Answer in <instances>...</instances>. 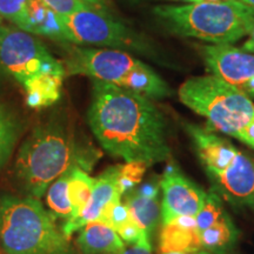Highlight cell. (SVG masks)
I'll list each match as a JSON object with an SVG mask.
<instances>
[{
  "instance_id": "obj_4",
  "label": "cell",
  "mask_w": 254,
  "mask_h": 254,
  "mask_svg": "<svg viewBox=\"0 0 254 254\" xmlns=\"http://www.w3.org/2000/svg\"><path fill=\"white\" fill-rule=\"evenodd\" d=\"M66 74L86 75L93 80L135 91L151 99H164L172 94L160 75L128 52L114 49L71 46L66 44Z\"/></svg>"
},
{
  "instance_id": "obj_1",
  "label": "cell",
  "mask_w": 254,
  "mask_h": 254,
  "mask_svg": "<svg viewBox=\"0 0 254 254\" xmlns=\"http://www.w3.org/2000/svg\"><path fill=\"white\" fill-rule=\"evenodd\" d=\"M87 119L97 140L113 157L148 166L170 158L166 119L144 94L93 80Z\"/></svg>"
},
{
  "instance_id": "obj_21",
  "label": "cell",
  "mask_w": 254,
  "mask_h": 254,
  "mask_svg": "<svg viewBox=\"0 0 254 254\" xmlns=\"http://www.w3.org/2000/svg\"><path fill=\"white\" fill-rule=\"evenodd\" d=\"M73 170L67 171L63 176H60L58 179H56L51 184L49 190H47V205H49L51 211L50 214L52 215L53 219L60 218L68 220L72 218V206L68 199L67 186Z\"/></svg>"
},
{
  "instance_id": "obj_26",
  "label": "cell",
  "mask_w": 254,
  "mask_h": 254,
  "mask_svg": "<svg viewBox=\"0 0 254 254\" xmlns=\"http://www.w3.org/2000/svg\"><path fill=\"white\" fill-rule=\"evenodd\" d=\"M119 254H152V246L133 245L131 247H125Z\"/></svg>"
},
{
  "instance_id": "obj_25",
  "label": "cell",
  "mask_w": 254,
  "mask_h": 254,
  "mask_svg": "<svg viewBox=\"0 0 254 254\" xmlns=\"http://www.w3.org/2000/svg\"><path fill=\"white\" fill-rule=\"evenodd\" d=\"M239 140L245 142V144L249 145L250 147L254 148V120L246 127L245 129H244V132L241 133Z\"/></svg>"
},
{
  "instance_id": "obj_9",
  "label": "cell",
  "mask_w": 254,
  "mask_h": 254,
  "mask_svg": "<svg viewBox=\"0 0 254 254\" xmlns=\"http://www.w3.org/2000/svg\"><path fill=\"white\" fill-rule=\"evenodd\" d=\"M0 67L21 85L38 73H65V67L53 58L44 44L26 31L0 25Z\"/></svg>"
},
{
  "instance_id": "obj_24",
  "label": "cell",
  "mask_w": 254,
  "mask_h": 254,
  "mask_svg": "<svg viewBox=\"0 0 254 254\" xmlns=\"http://www.w3.org/2000/svg\"><path fill=\"white\" fill-rule=\"evenodd\" d=\"M40 1L49 6L51 9H53L59 15H69L75 13V12L82 11V9L92 7L81 0H40Z\"/></svg>"
},
{
  "instance_id": "obj_12",
  "label": "cell",
  "mask_w": 254,
  "mask_h": 254,
  "mask_svg": "<svg viewBox=\"0 0 254 254\" xmlns=\"http://www.w3.org/2000/svg\"><path fill=\"white\" fill-rule=\"evenodd\" d=\"M202 249L212 254H227L236 245L238 230L224 207L220 195L207 193L201 211L195 217Z\"/></svg>"
},
{
  "instance_id": "obj_23",
  "label": "cell",
  "mask_w": 254,
  "mask_h": 254,
  "mask_svg": "<svg viewBox=\"0 0 254 254\" xmlns=\"http://www.w3.org/2000/svg\"><path fill=\"white\" fill-rule=\"evenodd\" d=\"M27 4L28 0H0V17L20 28L26 15Z\"/></svg>"
},
{
  "instance_id": "obj_30",
  "label": "cell",
  "mask_w": 254,
  "mask_h": 254,
  "mask_svg": "<svg viewBox=\"0 0 254 254\" xmlns=\"http://www.w3.org/2000/svg\"><path fill=\"white\" fill-rule=\"evenodd\" d=\"M164 254H212V253H209L208 251L206 250H200V251H196V252H189V253H164Z\"/></svg>"
},
{
  "instance_id": "obj_20",
  "label": "cell",
  "mask_w": 254,
  "mask_h": 254,
  "mask_svg": "<svg viewBox=\"0 0 254 254\" xmlns=\"http://www.w3.org/2000/svg\"><path fill=\"white\" fill-rule=\"evenodd\" d=\"M20 129L17 116L6 105H0V167L11 157Z\"/></svg>"
},
{
  "instance_id": "obj_7",
  "label": "cell",
  "mask_w": 254,
  "mask_h": 254,
  "mask_svg": "<svg viewBox=\"0 0 254 254\" xmlns=\"http://www.w3.org/2000/svg\"><path fill=\"white\" fill-rule=\"evenodd\" d=\"M179 99L204 117L214 131L218 129L238 140L254 120V103L249 95L211 73L184 81Z\"/></svg>"
},
{
  "instance_id": "obj_3",
  "label": "cell",
  "mask_w": 254,
  "mask_h": 254,
  "mask_svg": "<svg viewBox=\"0 0 254 254\" xmlns=\"http://www.w3.org/2000/svg\"><path fill=\"white\" fill-rule=\"evenodd\" d=\"M153 12L171 33L212 45H232L254 27V7L237 0L161 5Z\"/></svg>"
},
{
  "instance_id": "obj_28",
  "label": "cell",
  "mask_w": 254,
  "mask_h": 254,
  "mask_svg": "<svg viewBox=\"0 0 254 254\" xmlns=\"http://www.w3.org/2000/svg\"><path fill=\"white\" fill-rule=\"evenodd\" d=\"M247 37L249 38H247L245 44H244L243 47H241V50L246 51V52L254 53V27L252 28V31L250 32V34Z\"/></svg>"
},
{
  "instance_id": "obj_6",
  "label": "cell",
  "mask_w": 254,
  "mask_h": 254,
  "mask_svg": "<svg viewBox=\"0 0 254 254\" xmlns=\"http://www.w3.org/2000/svg\"><path fill=\"white\" fill-rule=\"evenodd\" d=\"M0 244L6 254H74L68 238L36 198H1Z\"/></svg>"
},
{
  "instance_id": "obj_16",
  "label": "cell",
  "mask_w": 254,
  "mask_h": 254,
  "mask_svg": "<svg viewBox=\"0 0 254 254\" xmlns=\"http://www.w3.org/2000/svg\"><path fill=\"white\" fill-rule=\"evenodd\" d=\"M202 250L195 219L185 218L164 225L159 236V252L189 253Z\"/></svg>"
},
{
  "instance_id": "obj_29",
  "label": "cell",
  "mask_w": 254,
  "mask_h": 254,
  "mask_svg": "<svg viewBox=\"0 0 254 254\" xmlns=\"http://www.w3.org/2000/svg\"><path fill=\"white\" fill-rule=\"evenodd\" d=\"M135 1V0H134ZM172 1H183L186 4H196V2H208V1H221V0H172Z\"/></svg>"
},
{
  "instance_id": "obj_17",
  "label": "cell",
  "mask_w": 254,
  "mask_h": 254,
  "mask_svg": "<svg viewBox=\"0 0 254 254\" xmlns=\"http://www.w3.org/2000/svg\"><path fill=\"white\" fill-rule=\"evenodd\" d=\"M77 243L82 254H119L126 247L118 233L101 220L85 225Z\"/></svg>"
},
{
  "instance_id": "obj_2",
  "label": "cell",
  "mask_w": 254,
  "mask_h": 254,
  "mask_svg": "<svg viewBox=\"0 0 254 254\" xmlns=\"http://www.w3.org/2000/svg\"><path fill=\"white\" fill-rule=\"evenodd\" d=\"M95 151L84 145L64 117L53 116L38 125L19 150L15 161L18 183L39 199L51 184L73 168L90 171Z\"/></svg>"
},
{
  "instance_id": "obj_14",
  "label": "cell",
  "mask_w": 254,
  "mask_h": 254,
  "mask_svg": "<svg viewBox=\"0 0 254 254\" xmlns=\"http://www.w3.org/2000/svg\"><path fill=\"white\" fill-rule=\"evenodd\" d=\"M160 178L158 182H147L123 195L124 204L135 224L151 239L161 218V204L159 200Z\"/></svg>"
},
{
  "instance_id": "obj_11",
  "label": "cell",
  "mask_w": 254,
  "mask_h": 254,
  "mask_svg": "<svg viewBox=\"0 0 254 254\" xmlns=\"http://www.w3.org/2000/svg\"><path fill=\"white\" fill-rule=\"evenodd\" d=\"M201 57L211 74L254 99V53L232 45H206L201 47Z\"/></svg>"
},
{
  "instance_id": "obj_31",
  "label": "cell",
  "mask_w": 254,
  "mask_h": 254,
  "mask_svg": "<svg viewBox=\"0 0 254 254\" xmlns=\"http://www.w3.org/2000/svg\"><path fill=\"white\" fill-rule=\"evenodd\" d=\"M237 1H240L243 2V4L251 6V7H254V0H237Z\"/></svg>"
},
{
  "instance_id": "obj_15",
  "label": "cell",
  "mask_w": 254,
  "mask_h": 254,
  "mask_svg": "<svg viewBox=\"0 0 254 254\" xmlns=\"http://www.w3.org/2000/svg\"><path fill=\"white\" fill-rule=\"evenodd\" d=\"M20 30L31 34L46 37L64 45L72 44L71 38L63 24L62 15L51 9L40 0H28L26 15Z\"/></svg>"
},
{
  "instance_id": "obj_18",
  "label": "cell",
  "mask_w": 254,
  "mask_h": 254,
  "mask_svg": "<svg viewBox=\"0 0 254 254\" xmlns=\"http://www.w3.org/2000/svg\"><path fill=\"white\" fill-rule=\"evenodd\" d=\"M65 73L43 72L28 78L23 86L26 93V104L31 109H44L56 104L62 95Z\"/></svg>"
},
{
  "instance_id": "obj_22",
  "label": "cell",
  "mask_w": 254,
  "mask_h": 254,
  "mask_svg": "<svg viewBox=\"0 0 254 254\" xmlns=\"http://www.w3.org/2000/svg\"><path fill=\"white\" fill-rule=\"evenodd\" d=\"M147 167L148 165H146L145 163H139V161L120 165L119 190L122 195L134 190L135 186L140 184Z\"/></svg>"
},
{
  "instance_id": "obj_5",
  "label": "cell",
  "mask_w": 254,
  "mask_h": 254,
  "mask_svg": "<svg viewBox=\"0 0 254 254\" xmlns=\"http://www.w3.org/2000/svg\"><path fill=\"white\" fill-rule=\"evenodd\" d=\"M213 190L231 204L254 209V161L211 127L186 125Z\"/></svg>"
},
{
  "instance_id": "obj_19",
  "label": "cell",
  "mask_w": 254,
  "mask_h": 254,
  "mask_svg": "<svg viewBox=\"0 0 254 254\" xmlns=\"http://www.w3.org/2000/svg\"><path fill=\"white\" fill-rule=\"evenodd\" d=\"M93 186L94 179L88 176L86 171L81 168H74L72 171L67 186L68 199L72 206V218H77L90 202Z\"/></svg>"
},
{
  "instance_id": "obj_10",
  "label": "cell",
  "mask_w": 254,
  "mask_h": 254,
  "mask_svg": "<svg viewBox=\"0 0 254 254\" xmlns=\"http://www.w3.org/2000/svg\"><path fill=\"white\" fill-rule=\"evenodd\" d=\"M160 190H163V225L179 219H195L207 196L206 190L189 179L183 171L172 163L167 165L160 177Z\"/></svg>"
},
{
  "instance_id": "obj_8",
  "label": "cell",
  "mask_w": 254,
  "mask_h": 254,
  "mask_svg": "<svg viewBox=\"0 0 254 254\" xmlns=\"http://www.w3.org/2000/svg\"><path fill=\"white\" fill-rule=\"evenodd\" d=\"M72 44L106 46L126 52L153 57V47L141 34L112 18L110 12L88 7L69 15H62Z\"/></svg>"
},
{
  "instance_id": "obj_13",
  "label": "cell",
  "mask_w": 254,
  "mask_h": 254,
  "mask_svg": "<svg viewBox=\"0 0 254 254\" xmlns=\"http://www.w3.org/2000/svg\"><path fill=\"white\" fill-rule=\"evenodd\" d=\"M119 173L120 165L111 166L105 172L94 179L93 192L90 202L81 211L77 218L68 219L63 226V233L69 238L75 231L81 230L88 222L99 220L101 212L117 198H123L119 190Z\"/></svg>"
},
{
  "instance_id": "obj_32",
  "label": "cell",
  "mask_w": 254,
  "mask_h": 254,
  "mask_svg": "<svg viewBox=\"0 0 254 254\" xmlns=\"http://www.w3.org/2000/svg\"><path fill=\"white\" fill-rule=\"evenodd\" d=\"M1 21H2V19H1V17H0V25H1Z\"/></svg>"
},
{
  "instance_id": "obj_27",
  "label": "cell",
  "mask_w": 254,
  "mask_h": 254,
  "mask_svg": "<svg viewBox=\"0 0 254 254\" xmlns=\"http://www.w3.org/2000/svg\"><path fill=\"white\" fill-rule=\"evenodd\" d=\"M81 1L86 2L87 5H90L94 8L101 9V11H105V12H109L110 0H81Z\"/></svg>"
}]
</instances>
